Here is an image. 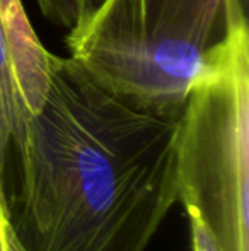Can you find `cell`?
I'll return each instance as SVG.
<instances>
[{
  "label": "cell",
  "mask_w": 249,
  "mask_h": 251,
  "mask_svg": "<svg viewBox=\"0 0 249 251\" xmlns=\"http://www.w3.org/2000/svg\"><path fill=\"white\" fill-rule=\"evenodd\" d=\"M178 120L132 108L53 55L41 108L14 139L26 251H145L178 201Z\"/></svg>",
  "instance_id": "6da1fadb"
},
{
  "label": "cell",
  "mask_w": 249,
  "mask_h": 251,
  "mask_svg": "<svg viewBox=\"0 0 249 251\" xmlns=\"http://www.w3.org/2000/svg\"><path fill=\"white\" fill-rule=\"evenodd\" d=\"M248 33L243 0H104L65 43L118 100L178 120L191 87Z\"/></svg>",
  "instance_id": "7a4b0ae2"
},
{
  "label": "cell",
  "mask_w": 249,
  "mask_h": 251,
  "mask_svg": "<svg viewBox=\"0 0 249 251\" xmlns=\"http://www.w3.org/2000/svg\"><path fill=\"white\" fill-rule=\"evenodd\" d=\"M178 201L222 251H249V33L191 87L174 137Z\"/></svg>",
  "instance_id": "3957f363"
},
{
  "label": "cell",
  "mask_w": 249,
  "mask_h": 251,
  "mask_svg": "<svg viewBox=\"0 0 249 251\" xmlns=\"http://www.w3.org/2000/svg\"><path fill=\"white\" fill-rule=\"evenodd\" d=\"M53 53L41 45L21 0H0V162L14 139L41 108Z\"/></svg>",
  "instance_id": "277c9868"
},
{
  "label": "cell",
  "mask_w": 249,
  "mask_h": 251,
  "mask_svg": "<svg viewBox=\"0 0 249 251\" xmlns=\"http://www.w3.org/2000/svg\"><path fill=\"white\" fill-rule=\"evenodd\" d=\"M41 14L67 33L77 29L92 17L104 0H36Z\"/></svg>",
  "instance_id": "5b68a950"
},
{
  "label": "cell",
  "mask_w": 249,
  "mask_h": 251,
  "mask_svg": "<svg viewBox=\"0 0 249 251\" xmlns=\"http://www.w3.org/2000/svg\"><path fill=\"white\" fill-rule=\"evenodd\" d=\"M3 173H5V168L0 162V251H26L19 236H17L16 227H14Z\"/></svg>",
  "instance_id": "8992f818"
},
{
  "label": "cell",
  "mask_w": 249,
  "mask_h": 251,
  "mask_svg": "<svg viewBox=\"0 0 249 251\" xmlns=\"http://www.w3.org/2000/svg\"><path fill=\"white\" fill-rule=\"evenodd\" d=\"M191 226V246L193 251H222L215 243L213 236L206 229V226L202 222V219L193 212H186Z\"/></svg>",
  "instance_id": "52a82bcc"
},
{
  "label": "cell",
  "mask_w": 249,
  "mask_h": 251,
  "mask_svg": "<svg viewBox=\"0 0 249 251\" xmlns=\"http://www.w3.org/2000/svg\"><path fill=\"white\" fill-rule=\"evenodd\" d=\"M243 2H244V3H246V5H248V0H243Z\"/></svg>",
  "instance_id": "ba28073f"
}]
</instances>
